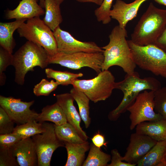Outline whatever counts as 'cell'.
<instances>
[{
	"label": "cell",
	"mask_w": 166,
	"mask_h": 166,
	"mask_svg": "<svg viewBox=\"0 0 166 166\" xmlns=\"http://www.w3.org/2000/svg\"><path fill=\"white\" fill-rule=\"evenodd\" d=\"M154 92L148 90L142 92L133 103L127 109V111L130 113L131 130L143 122L156 121L164 118L155 111Z\"/></svg>",
	"instance_id": "9c48e42d"
},
{
	"label": "cell",
	"mask_w": 166,
	"mask_h": 166,
	"mask_svg": "<svg viewBox=\"0 0 166 166\" xmlns=\"http://www.w3.org/2000/svg\"><path fill=\"white\" fill-rule=\"evenodd\" d=\"M54 126L57 136L60 140L64 142L81 144L87 141L81 138L75 128L68 122L59 125L54 124Z\"/></svg>",
	"instance_id": "484cf974"
},
{
	"label": "cell",
	"mask_w": 166,
	"mask_h": 166,
	"mask_svg": "<svg viewBox=\"0 0 166 166\" xmlns=\"http://www.w3.org/2000/svg\"><path fill=\"white\" fill-rule=\"evenodd\" d=\"M104 60L103 52H80L67 54L58 52L53 56H49L48 62L49 64H58L73 69L88 67L93 69L98 74L102 71Z\"/></svg>",
	"instance_id": "ba28073f"
},
{
	"label": "cell",
	"mask_w": 166,
	"mask_h": 166,
	"mask_svg": "<svg viewBox=\"0 0 166 166\" xmlns=\"http://www.w3.org/2000/svg\"><path fill=\"white\" fill-rule=\"evenodd\" d=\"M136 132L159 141L166 140V119L143 122L136 127Z\"/></svg>",
	"instance_id": "ac0fdd59"
},
{
	"label": "cell",
	"mask_w": 166,
	"mask_h": 166,
	"mask_svg": "<svg viewBox=\"0 0 166 166\" xmlns=\"http://www.w3.org/2000/svg\"><path fill=\"white\" fill-rule=\"evenodd\" d=\"M159 4L164 5L166 6V0H154Z\"/></svg>",
	"instance_id": "b9f144b4"
},
{
	"label": "cell",
	"mask_w": 166,
	"mask_h": 166,
	"mask_svg": "<svg viewBox=\"0 0 166 166\" xmlns=\"http://www.w3.org/2000/svg\"><path fill=\"white\" fill-rule=\"evenodd\" d=\"M45 72L48 78H53L59 85H72L75 80L83 75L81 73H74L67 71L56 70L49 68L45 69Z\"/></svg>",
	"instance_id": "83f0119b"
},
{
	"label": "cell",
	"mask_w": 166,
	"mask_h": 166,
	"mask_svg": "<svg viewBox=\"0 0 166 166\" xmlns=\"http://www.w3.org/2000/svg\"><path fill=\"white\" fill-rule=\"evenodd\" d=\"M161 87L160 82L154 77L141 78L138 73L136 71L131 74H126L122 81L115 82V89L121 90L124 97L118 106L109 113V119L113 121L117 120L133 103L142 92L145 90L155 91Z\"/></svg>",
	"instance_id": "7a4b0ae2"
},
{
	"label": "cell",
	"mask_w": 166,
	"mask_h": 166,
	"mask_svg": "<svg viewBox=\"0 0 166 166\" xmlns=\"http://www.w3.org/2000/svg\"><path fill=\"white\" fill-rule=\"evenodd\" d=\"M19 166L11 147L0 146V166Z\"/></svg>",
	"instance_id": "1f68e13d"
},
{
	"label": "cell",
	"mask_w": 166,
	"mask_h": 166,
	"mask_svg": "<svg viewBox=\"0 0 166 166\" xmlns=\"http://www.w3.org/2000/svg\"><path fill=\"white\" fill-rule=\"evenodd\" d=\"M111 163L107 166H135L136 165L126 162H123L122 156L118 150L116 149H112L111 152Z\"/></svg>",
	"instance_id": "d590c367"
},
{
	"label": "cell",
	"mask_w": 166,
	"mask_h": 166,
	"mask_svg": "<svg viewBox=\"0 0 166 166\" xmlns=\"http://www.w3.org/2000/svg\"><path fill=\"white\" fill-rule=\"evenodd\" d=\"M58 52L67 54L84 52H103L104 50L95 42H81L74 38L69 32L62 30L59 26L53 31Z\"/></svg>",
	"instance_id": "8fae6325"
},
{
	"label": "cell",
	"mask_w": 166,
	"mask_h": 166,
	"mask_svg": "<svg viewBox=\"0 0 166 166\" xmlns=\"http://www.w3.org/2000/svg\"><path fill=\"white\" fill-rule=\"evenodd\" d=\"M58 85V83L53 80L49 81L45 79H42L40 82L34 86L33 93L37 96H47Z\"/></svg>",
	"instance_id": "4dcf8cb0"
},
{
	"label": "cell",
	"mask_w": 166,
	"mask_h": 166,
	"mask_svg": "<svg viewBox=\"0 0 166 166\" xmlns=\"http://www.w3.org/2000/svg\"><path fill=\"white\" fill-rule=\"evenodd\" d=\"M115 78L108 70L102 71L90 79L75 80L72 85L84 93L94 103L104 101L111 95L115 89Z\"/></svg>",
	"instance_id": "52a82bcc"
},
{
	"label": "cell",
	"mask_w": 166,
	"mask_h": 166,
	"mask_svg": "<svg viewBox=\"0 0 166 166\" xmlns=\"http://www.w3.org/2000/svg\"><path fill=\"white\" fill-rule=\"evenodd\" d=\"M13 55L0 46V74L5 71L9 66L12 65Z\"/></svg>",
	"instance_id": "836d02e7"
},
{
	"label": "cell",
	"mask_w": 166,
	"mask_h": 166,
	"mask_svg": "<svg viewBox=\"0 0 166 166\" xmlns=\"http://www.w3.org/2000/svg\"><path fill=\"white\" fill-rule=\"evenodd\" d=\"M6 79V77L4 73L0 74V85L2 86L4 85Z\"/></svg>",
	"instance_id": "ab89813d"
},
{
	"label": "cell",
	"mask_w": 166,
	"mask_h": 166,
	"mask_svg": "<svg viewBox=\"0 0 166 166\" xmlns=\"http://www.w3.org/2000/svg\"><path fill=\"white\" fill-rule=\"evenodd\" d=\"M57 102L63 109L68 123L75 129L81 138L87 141L88 137L81 127V118L74 105V100L70 93L56 95Z\"/></svg>",
	"instance_id": "9a60e30c"
},
{
	"label": "cell",
	"mask_w": 166,
	"mask_h": 166,
	"mask_svg": "<svg viewBox=\"0 0 166 166\" xmlns=\"http://www.w3.org/2000/svg\"><path fill=\"white\" fill-rule=\"evenodd\" d=\"M166 24V10L151 2L131 35V40L140 45H155Z\"/></svg>",
	"instance_id": "3957f363"
},
{
	"label": "cell",
	"mask_w": 166,
	"mask_h": 166,
	"mask_svg": "<svg viewBox=\"0 0 166 166\" xmlns=\"http://www.w3.org/2000/svg\"><path fill=\"white\" fill-rule=\"evenodd\" d=\"M27 19H18L10 22L0 23V46L12 53L16 43L13 37L14 32Z\"/></svg>",
	"instance_id": "d6986e66"
},
{
	"label": "cell",
	"mask_w": 166,
	"mask_h": 166,
	"mask_svg": "<svg viewBox=\"0 0 166 166\" xmlns=\"http://www.w3.org/2000/svg\"><path fill=\"white\" fill-rule=\"evenodd\" d=\"M60 5L56 0H45L44 23L53 32L63 21Z\"/></svg>",
	"instance_id": "7402d4cb"
},
{
	"label": "cell",
	"mask_w": 166,
	"mask_h": 166,
	"mask_svg": "<svg viewBox=\"0 0 166 166\" xmlns=\"http://www.w3.org/2000/svg\"><path fill=\"white\" fill-rule=\"evenodd\" d=\"M113 0H104L102 4L94 11L97 21L104 24L109 23L111 21L110 12Z\"/></svg>",
	"instance_id": "f546056e"
},
{
	"label": "cell",
	"mask_w": 166,
	"mask_h": 166,
	"mask_svg": "<svg viewBox=\"0 0 166 166\" xmlns=\"http://www.w3.org/2000/svg\"><path fill=\"white\" fill-rule=\"evenodd\" d=\"M155 45L166 52V24Z\"/></svg>",
	"instance_id": "74e56055"
},
{
	"label": "cell",
	"mask_w": 166,
	"mask_h": 166,
	"mask_svg": "<svg viewBox=\"0 0 166 166\" xmlns=\"http://www.w3.org/2000/svg\"><path fill=\"white\" fill-rule=\"evenodd\" d=\"M127 31L118 25L113 29L109 35V42L102 48L104 50V60L102 71L108 70L111 66L121 68L126 74L135 72L136 65L126 38Z\"/></svg>",
	"instance_id": "6da1fadb"
},
{
	"label": "cell",
	"mask_w": 166,
	"mask_h": 166,
	"mask_svg": "<svg viewBox=\"0 0 166 166\" xmlns=\"http://www.w3.org/2000/svg\"><path fill=\"white\" fill-rule=\"evenodd\" d=\"M166 150V140L157 141L148 152L140 160L138 166H159Z\"/></svg>",
	"instance_id": "603a6c76"
},
{
	"label": "cell",
	"mask_w": 166,
	"mask_h": 166,
	"mask_svg": "<svg viewBox=\"0 0 166 166\" xmlns=\"http://www.w3.org/2000/svg\"><path fill=\"white\" fill-rule=\"evenodd\" d=\"M14 123L4 109L0 107V134L13 132L15 127Z\"/></svg>",
	"instance_id": "d6a6232c"
},
{
	"label": "cell",
	"mask_w": 166,
	"mask_h": 166,
	"mask_svg": "<svg viewBox=\"0 0 166 166\" xmlns=\"http://www.w3.org/2000/svg\"><path fill=\"white\" fill-rule=\"evenodd\" d=\"M36 120L40 123L51 121L57 125L68 122L63 109L57 102L52 105L44 107L42 109L41 113H39Z\"/></svg>",
	"instance_id": "44dd1931"
},
{
	"label": "cell",
	"mask_w": 166,
	"mask_h": 166,
	"mask_svg": "<svg viewBox=\"0 0 166 166\" xmlns=\"http://www.w3.org/2000/svg\"><path fill=\"white\" fill-rule=\"evenodd\" d=\"M11 148L19 166H38L36 146L32 138L22 139Z\"/></svg>",
	"instance_id": "2e32d148"
},
{
	"label": "cell",
	"mask_w": 166,
	"mask_h": 166,
	"mask_svg": "<svg viewBox=\"0 0 166 166\" xmlns=\"http://www.w3.org/2000/svg\"><path fill=\"white\" fill-rule=\"evenodd\" d=\"M49 55L42 46L28 41L13 55L12 65L15 69V81L23 85L27 73L34 71V68L42 69L48 64Z\"/></svg>",
	"instance_id": "277c9868"
},
{
	"label": "cell",
	"mask_w": 166,
	"mask_h": 166,
	"mask_svg": "<svg viewBox=\"0 0 166 166\" xmlns=\"http://www.w3.org/2000/svg\"><path fill=\"white\" fill-rule=\"evenodd\" d=\"M81 2H92L100 6L104 0H76Z\"/></svg>",
	"instance_id": "f35d334b"
},
{
	"label": "cell",
	"mask_w": 166,
	"mask_h": 166,
	"mask_svg": "<svg viewBox=\"0 0 166 166\" xmlns=\"http://www.w3.org/2000/svg\"><path fill=\"white\" fill-rule=\"evenodd\" d=\"M159 166H166V150L164 157Z\"/></svg>",
	"instance_id": "60d3db41"
},
{
	"label": "cell",
	"mask_w": 166,
	"mask_h": 166,
	"mask_svg": "<svg viewBox=\"0 0 166 166\" xmlns=\"http://www.w3.org/2000/svg\"><path fill=\"white\" fill-rule=\"evenodd\" d=\"M17 30L20 37L42 46L49 56H53L58 52L53 32L40 17L27 19Z\"/></svg>",
	"instance_id": "8992f818"
},
{
	"label": "cell",
	"mask_w": 166,
	"mask_h": 166,
	"mask_svg": "<svg viewBox=\"0 0 166 166\" xmlns=\"http://www.w3.org/2000/svg\"><path fill=\"white\" fill-rule=\"evenodd\" d=\"M70 93L76 102L79 109V114L83 121L86 128L89 126L91 119L89 117V102L90 100L82 92L73 87Z\"/></svg>",
	"instance_id": "cb8c5ba5"
},
{
	"label": "cell",
	"mask_w": 166,
	"mask_h": 166,
	"mask_svg": "<svg viewBox=\"0 0 166 166\" xmlns=\"http://www.w3.org/2000/svg\"><path fill=\"white\" fill-rule=\"evenodd\" d=\"M65 147L67 153V160L65 166H81L85 160L86 152L90 148L89 142L81 144L65 142Z\"/></svg>",
	"instance_id": "ffe728a7"
},
{
	"label": "cell",
	"mask_w": 166,
	"mask_h": 166,
	"mask_svg": "<svg viewBox=\"0 0 166 166\" xmlns=\"http://www.w3.org/2000/svg\"><path fill=\"white\" fill-rule=\"evenodd\" d=\"M157 142L145 135L136 132L132 133L126 151L122 156L123 161L137 165Z\"/></svg>",
	"instance_id": "4fadbf2b"
},
{
	"label": "cell",
	"mask_w": 166,
	"mask_h": 166,
	"mask_svg": "<svg viewBox=\"0 0 166 166\" xmlns=\"http://www.w3.org/2000/svg\"><path fill=\"white\" fill-rule=\"evenodd\" d=\"M34 102V100L24 102L20 99L0 96V107L15 123L20 124L36 119L39 113L30 109Z\"/></svg>",
	"instance_id": "7c38bea8"
},
{
	"label": "cell",
	"mask_w": 166,
	"mask_h": 166,
	"mask_svg": "<svg viewBox=\"0 0 166 166\" xmlns=\"http://www.w3.org/2000/svg\"><path fill=\"white\" fill-rule=\"evenodd\" d=\"M45 130V128L43 123H38L36 120H34L17 126L15 127L13 132L22 139L41 133Z\"/></svg>",
	"instance_id": "4316f807"
},
{
	"label": "cell",
	"mask_w": 166,
	"mask_h": 166,
	"mask_svg": "<svg viewBox=\"0 0 166 166\" xmlns=\"http://www.w3.org/2000/svg\"><path fill=\"white\" fill-rule=\"evenodd\" d=\"M91 140L93 144L98 148H101L103 146H106L107 143L105 142L104 136L101 134L99 131L93 136Z\"/></svg>",
	"instance_id": "8d00e7d4"
},
{
	"label": "cell",
	"mask_w": 166,
	"mask_h": 166,
	"mask_svg": "<svg viewBox=\"0 0 166 166\" xmlns=\"http://www.w3.org/2000/svg\"><path fill=\"white\" fill-rule=\"evenodd\" d=\"M22 139L18 135L12 132L0 135V146L10 148Z\"/></svg>",
	"instance_id": "e575fe53"
},
{
	"label": "cell",
	"mask_w": 166,
	"mask_h": 166,
	"mask_svg": "<svg viewBox=\"0 0 166 166\" xmlns=\"http://www.w3.org/2000/svg\"><path fill=\"white\" fill-rule=\"evenodd\" d=\"M134 61L140 69L166 79V52L154 44L140 45L127 40Z\"/></svg>",
	"instance_id": "5b68a950"
},
{
	"label": "cell",
	"mask_w": 166,
	"mask_h": 166,
	"mask_svg": "<svg viewBox=\"0 0 166 166\" xmlns=\"http://www.w3.org/2000/svg\"><path fill=\"white\" fill-rule=\"evenodd\" d=\"M45 131L32 137L35 145L38 166H50L51 157L58 148L65 147V142L57 136L54 124L42 122Z\"/></svg>",
	"instance_id": "30bf717a"
},
{
	"label": "cell",
	"mask_w": 166,
	"mask_h": 166,
	"mask_svg": "<svg viewBox=\"0 0 166 166\" xmlns=\"http://www.w3.org/2000/svg\"><path fill=\"white\" fill-rule=\"evenodd\" d=\"M64 0H56L57 3L60 5Z\"/></svg>",
	"instance_id": "ee69618b"
},
{
	"label": "cell",
	"mask_w": 166,
	"mask_h": 166,
	"mask_svg": "<svg viewBox=\"0 0 166 166\" xmlns=\"http://www.w3.org/2000/svg\"><path fill=\"white\" fill-rule=\"evenodd\" d=\"M111 156L103 152L101 149L91 143L89 151L83 166H107L111 161Z\"/></svg>",
	"instance_id": "d4e9b609"
},
{
	"label": "cell",
	"mask_w": 166,
	"mask_h": 166,
	"mask_svg": "<svg viewBox=\"0 0 166 166\" xmlns=\"http://www.w3.org/2000/svg\"><path fill=\"white\" fill-rule=\"evenodd\" d=\"M38 0H22L16 8L8 10L6 14V19H26L40 17L45 11L37 3Z\"/></svg>",
	"instance_id": "e0dca14e"
},
{
	"label": "cell",
	"mask_w": 166,
	"mask_h": 166,
	"mask_svg": "<svg viewBox=\"0 0 166 166\" xmlns=\"http://www.w3.org/2000/svg\"><path fill=\"white\" fill-rule=\"evenodd\" d=\"M154 102L156 112L166 119V86L154 91Z\"/></svg>",
	"instance_id": "f1b7e54d"
},
{
	"label": "cell",
	"mask_w": 166,
	"mask_h": 166,
	"mask_svg": "<svg viewBox=\"0 0 166 166\" xmlns=\"http://www.w3.org/2000/svg\"><path fill=\"white\" fill-rule=\"evenodd\" d=\"M45 0H39V5L43 8H44Z\"/></svg>",
	"instance_id": "7bdbcfd3"
},
{
	"label": "cell",
	"mask_w": 166,
	"mask_h": 166,
	"mask_svg": "<svg viewBox=\"0 0 166 166\" xmlns=\"http://www.w3.org/2000/svg\"><path fill=\"white\" fill-rule=\"evenodd\" d=\"M147 0H135L127 3L121 0H117L110 12L111 18L116 20L119 25L125 28L128 22L135 18L141 5Z\"/></svg>",
	"instance_id": "5bb4252c"
}]
</instances>
